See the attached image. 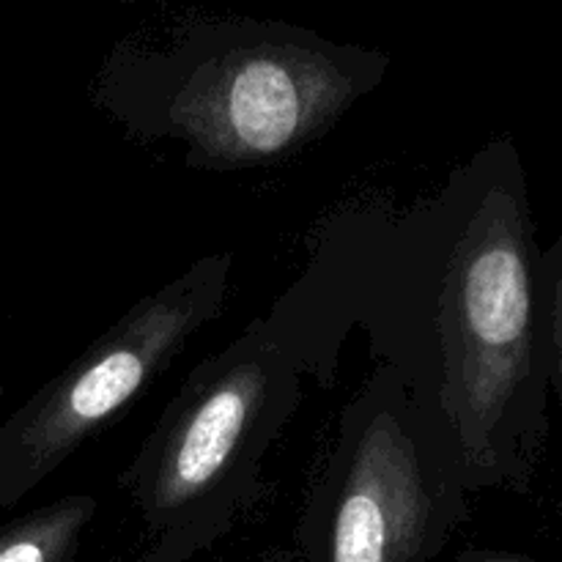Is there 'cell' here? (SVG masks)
I'll use <instances>...</instances> for the list:
<instances>
[{
    "label": "cell",
    "mask_w": 562,
    "mask_h": 562,
    "mask_svg": "<svg viewBox=\"0 0 562 562\" xmlns=\"http://www.w3.org/2000/svg\"><path fill=\"white\" fill-rule=\"evenodd\" d=\"M99 516L88 492L66 494L0 527V562H75Z\"/></svg>",
    "instance_id": "6"
},
{
    "label": "cell",
    "mask_w": 562,
    "mask_h": 562,
    "mask_svg": "<svg viewBox=\"0 0 562 562\" xmlns=\"http://www.w3.org/2000/svg\"><path fill=\"white\" fill-rule=\"evenodd\" d=\"M395 371L346 401L294 530L296 562H434L472 519Z\"/></svg>",
    "instance_id": "4"
},
{
    "label": "cell",
    "mask_w": 562,
    "mask_h": 562,
    "mask_svg": "<svg viewBox=\"0 0 562 562\" xmlns=\"http://www.w3.org/2000/svg\"><path fill=\"white\" fill-rule=\"evenodd\" d=\"M450 562H562V560H538L525 552H508V549H464Z\"/></svg>",
    "instance_id": "8"
},
{
    "label": "cell",
    "mask_w": 562,
    "mask_h": 562,
    "mask_svg": "<svg viewBox=\"0 0 562 562\" xmlns=\"http://www.w3.org/2000/svg\"><path fill=\"white\" fill-rule=\"evenodd\" d=\"M250 562H296V554L285 547H274V549H269V552H263L261 558H256Z\"/></svg>",
    "instance_id": "9"
},
{
    "label": "cell",
    "mask_w": 562,
    "mask_h": 562,
    "mask_svg": "<svg viewBox=\"0 0 562 562\" xmlns=\"http://www.w3.org/2000/svg\"><path fill=\"white\" fill-rule=\"evenodd\" d=\"M231 252H209L140 296L0 431V510L25 499L108 423L130 409L217 322L231 294Z\"/></svg>",
    "instance_id": "5"
},
{
    "label": "cell",
    "mask_w": 562,
    "mask_h": 562,
    "mask_svg": "<svg viewBox=\"0 0 562 562\" xmlns=\"http://www.w3.org/2000/svg\"><path fill=\"white\" fill-rule=\"evenodd\" d=\"M541 294L547 316L549 393L554 390L562 409V231L541 252Z\"/></svg>",
    "instance_id": "7"
},
{
    "label": "cell",
    "mask_w": 562,
    "mask_h": 562,
    "mask_svg": "<svg viewBox=\"0 0 562 562\" xmlns=\"http://www.w3.org/2000/svg\"><path fill=\"white\" fill-rule=\"evenodd\" d=\"M390 71V55L296 22L192 14L121 36L91 104L140 146L173 143L184 168L241 173L300 157Z\"/></svg>",
    "instance_id": "2"
},
{
    "label": "cell",
    "mask_w": 562,
    "mask_h": 562,
    "mask_svg": "<svg viewBox=\"0 0 562 562\" xmlns=\"http://www.w3.org/2000/svg\"><path fill=\"white\" fill-rule=\"evenodd\" d=\"M305 250L263 313L305 379L333 387L360 333L467 492L530 494L549 439V349L543 247L514 137L409 203L346 198Z\"/></svg>",
    "instance_id": "1"
},
{
    "label": "cell",
    "mask_w": 562,
    "mask_h": 562,
    "mask_svg": "<svg viewBox=\"0 0 562 562\" xmlns=\"http://www.w3.org/2000/svg\"><path fill=\"white\" fill-rule=\"evenodd\" d=\"M305 401V373L267 318L198 362L119 475L132 562H195L269 499L267 461Z\"/></svg>",
    "instance_id": "3"
}]
</instances>
